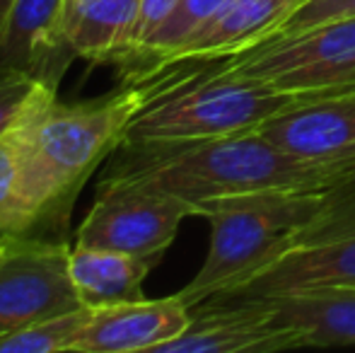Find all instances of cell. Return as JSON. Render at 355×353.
<instances>
[{
  "label": "cell",
  "instance_id": "6da1fadb",
  "mask_svg": "<svg viewBox=\"0 0 355 353\" xmlns=\"http://www.w3.org/2000/svg\"><path fill=\"white\" fill-rule=\"evenodd\" d=\"M102 187L162 191L196 208L230 196L355 189V165L307 160L254 128L203 141L121 143L107 160Z\"/></svg>",
  "mask_w": 355,
  "mask_h": 353
},
{
  "label": "cell",
  "instance_id": "7a4b0ae2",
  "mask_svg": "<svg viewBox=\"0 0 355 353\" xmlns=\"http://www.w3.org/2000/svg\"><path fill=\"white\" fill-rule=\"evenodd\" d=\"M39 85L17 119L19 203L24 235L68 240L75 198L92 172L123 143L145 102V87L121 85L112 94L61 102Z\"/></svg>",
  "mask_w": 355,
  "mask_h": 353
},
{
  "label": "cell",
  "instance_id": "3957f363",
  "mask_svg": "<svg viewBox=\"0 0 355 353\" xmlns=\"http://www.w3.org/2000/svg\"><path fill=\"white\" fill-rule=\"evenodd\" d=\"M136 83L145 87V102L128 123L123 143L203 141L254 131L290 109L336 94L288 92L232 73L223 58L169 63Z\"/></svg>",
  "mask_w": 355,
  "mask_h": 353
},
{
  "label": "cell",
  "instance_id": "277c9868",
  "mask_svg": "<svg viewBox=\"0 0 355 353\" xmlns=\"http://www.w3.org/2000/svg\"><path fill=\"white\" fill-rule=\"evenodd\" d=\"M341 191H281L198 203L193 218L211 225V245L196 276L177 293L189 307L223 295L271 264L304 225Z\"/></svg>",
  "mask_w": 355,
  "mask_h": 353
},
{
  "label": "cell",
  "instance_id": "5b68a950",
  "mask_svg": "<svg viewBox=\"0 0 355 353\" xmlns=\"http://www.w3.org/2000/svg\"><path fill=\"white\" fill-rule=\"evenodd\" d=\"M317 288H355V189L334 198L271 264L211 300L273 298Z\"/></svg>",
  "mask_w": 355,
  "mask_h": 353
},
{
  "label": "cell",
  "instance_id": "8992f818",
  "mask_svg": "<svg viewBox=\"0 0 355 353\" xmlns=\"http://www.w3.org/2000/svg\"><path fill=\"white\" fill-rule=\"evenodd\" d=\"M223 63L232 73L288 92L355 89V17L261 42L237 56L223 58Z\"/></svg>",
  "mask_w": 355,
  "mask_h": 353
},
{
  "label": "cell",
  "instance_id": "52a82bcc",
  "mask_svg": "<svg viewBox=\"0 0 355 353\" xmlns=\"http://www.w3.org/2000/svg\"><path fill=\"white\" fill-rule=\"evenodd\" d=\"M68 240L15 235L0 242V334L83 305Z\"/></svg>",
  "mask_w": 355,
  "mask_h": 353
},
{
  "label": "cell",
  "instance_id": "ba28073f",
  "mask_svg": "<svg viewBox=\"0 0 355 353\" xmlns=\"http://www.w3.org/2000/svg\"><path fill=\"white\" fill-rule=\"evenodd\" d=\"M184 218H193V206L177 196L138 187H102L75 230V245L123 252L157 264Z\"/></svg>",
  "mask_w": 355,
  "mask_h": 353
},
{
  "label": "cell",
  "instance_id": "9c48e42d",
  "mask_svg": "<svg viewBox=\"0 0 355 353\" xmlns=\"http://www.w3.org/2000/svg\"><path fill=\"white\" fill-rule=\"evenodd\" d=\"M304 349L302 334L276 320L263 298L206 300L191 322L155 353H276Z\"/></svg>",
  "mask_w": 355,
  "mask_h": 353
},
{
  "label": "cell",
  "instance_id": "30bf717a",
  "mask_svg": "<svg viewBox=\"0 0 355 353\" xmlns=\"http://www.w3.org/2000/svg\"><path fill=\"white\" fill-rule=\"evenodd\" d=\"M191 322V307L174 293L157 300H131L97 307L68 353H138L157 351L177 339Z\"/></svg>",
  "mask_w": 355,
  "mask_h": 353
},
{
  "label": "cell",
  "instance_id": "8fae6325",
  "mask_svg": "<svg viewBox=\"0 0 355 353\" xmlns=\"http://www.w3.org/2000/svg\"><path fill=\"white\" fill-rule=\"evenodd\" d=\"M63 0H15L0 29V68L58 89L75 51L61 29Z\"/></svg>",
  "mask_w": 355,
  "mask_h": 353
},
{
  "label": "cell",
  "instance_id": "7c38bea8",
  "mask_svg": "<svg viewBox=\"0 0 355 353\" xmlns=\"http://www.w3.org/2000/svg\"><path fill=\"white\" fill-rule=\"evenodd\" d=\"M259 131L307 160L355 165V89L290 109Z\"/></svg>",
  "mask_w": 355,
  "mask_h": 353
},
{
  "label": "cell",
  "instance_id": "4fadbf2b",
  "mask_svg": "<svg viewBox=\"0 0 355 353\" xmlns=\"http://www.w3.org/2000/svg\"><path fill=\"white\" fill-rule=\"evenodd\" d=\"M297 3L300 0H227L155 71L177 61H215L237 56L266 39Z\"/></svg>",
  "mask_w": 355,
  "mask_h": 353
},
{
  "label": "cell",
  "instance_id": "5bb4252c",
  "mask_svg": "<svg viewBox=\"0 0 355 353\" xmlns=\"http://www.w3.org/2000/svg\"><path fill=\"white\" fill-rule=\"evenodd\" d=\"M141 0H63L61 29L75 56L121 66L136 49Z\"/></svg>",
  "mask_w": 355,
  "mask_h": 353
},
{
  "label": "cell",
  "instance_id": "9a60e30c",
  "mask_svg": "<svg viewBox=\"0 0 355 353\" xmlns=\"http://www.w3.org/2000/svg\"><path fill=\"white\" fill-rule=\"evenodd\" d=\"M263 300L278 322L302 334L304 349L355 344V288H317Z\"/></svg>",
  "mask_w": 355,
  "mask_h": 353
},
{
  "label": "cell",
  "instance_id": "2e32d148",
  "mask_svg": "<svg viewBox=\"0 0 355 353\" xmlns=\"http://www.w3.org/2000/svg\"><path fill=\"white\" fill-rule=\"evenodd\" d=\"M155 261L123 252L73 245L71 273L83 305L109 307L119 302L141 300L143 281Z\"/></svg>",
  "mask_w": 355,
  "mask_h": 353
},
{
  "label": "cell",
  "instance_id": "e0dca14e",
  "mask_svg": "<svg viewBox=\"0 0 355 353\" xmlns=\"http://www.w3.org/2000/svg\"><path fill=\"white\" fill-rule=\"evenodd\" d=\"M227 0H179L162 24L119 66L123 83L141 80L169 58L198 27L208 22Z\"/></svg>",
  "mask_w": 355,
  "mask_h": 353
},
{
  "label": "cell",
  "instance_id": "ac0fdd59",
  "mask_svg": "<svg viewBox=\"0 0 355 353\" xmlns=\"http://www.w3.org/2000/svg\"><path fill=\"white\" fill-rule=\"evenodd\" d=\"M94 310L97 307L80 305L75 310L5 332L0 334V353H68L80 332L94 317Z\"/></svg>",
  "mask_w": 355,
  "mask_h": 353
},
{
  "label": "cell",
  "instance_id": "d6986e66",
  "mask_svg": "<svg viewBox=\"0 0 355 353\" xmlns=\"http://www.w3.org/2000/svg\"><path fill=\"white\" fill-rule=\"evenodd\" d=\"M24 235L19 203V138L17 126L0 136V242Z\"/></svg>",
  "mask_w": 355,
  "mask_h": 353
},
{
  "label": "cell",
  "instance_id": "ffe728a7",
  "mask_svg": "<svg viewBox=\"0 0 355 353\" xmlns=\"http://www.w3.org/2000/svg\"><path fill=\"white\" fill-rule=\"evenodd\" d=\"M348 17H355V0H300L261 42H276V39H285L304 32V29H312L317 24Z\"/></svg>",
  "mask_w": 355,
  "mask_h": 353
},
{
  "label": "cell",
  "instance_id": "44dd1931",
  "mask_svg": "<svg viewBox=\"0 0 355 353\" xmlns=\"http://www.w3.org/2000/svg\"><path fill=\"white\" fill-rule=\"evenodd\" d=\"M37 87L39 83L24 73L0 68V136L17 123Z\"/></svg>",
  "mask_w": 355,
  "mask_h": 353
},
{
  "label": "cell",
  "instance_id": "7402d4cb",
  "mask_svg": "<svg viewBox=\"0 0 355 353\" xmlns=\"http://www.w3.org/2000/svg\"><path fill=\"white\" fill-rule=\"evenodd\" d=\"M177 3L179 0H141V17H138V29H136V49L167 19V15L172 12ZM136 49H133V51H136Z\"/></svg>",
  "mask_w": 355,
  "mask_h": 353
},
{
  "label": "cell",
  "instance_id": "603a6c76",
  "mask_svg": "<svg viewBox=\"0 0 355 353\" xmlns=\"http://www.w3.org/2000/svg\"><path fill=\"white\" fill-rule=\"evenodd\" d=\"M12 3H15V0H0V29H3L5 17H8L10 8H12Z\"/></svg>",
  "mask_w": 355,
  "mask_h": 353
}]
</instances>
